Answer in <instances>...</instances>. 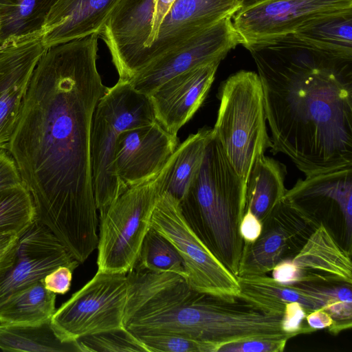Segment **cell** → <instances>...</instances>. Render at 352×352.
<instances>
[{
  "mask_svg": "<svg viewBox=\"0 0 352 352\" xmlns=\"http://www.w3.org/2000/svg\"><path fill=\"white\" fill-rule=\"evenodd\" d=\"M98 38L94 34L46 50L7 148L32 197L35 220L81 262L98 243L91 131L108 88L96 65Z\"/></svg>",
  "mask_w": 352,
  "mask_h": 352,
  "instance_id": "cell-1",
  "label": "cell"
},
{
  "mask_svg": "<svg viewBox=\"0 0 352 352\" xmlns=\"http://www.w3.org/2000/svg\"><path fill=\"white\" fill-rule=\"evenodd\" d=\"M245 47L261 82L272 152L305 176L352 166V59L293 34Z\"/></svg>",
  "mask_w": 352,
  "mask_h": 352,
  "instance_id": "cell-2",
  "label": "cell"
},
{
  "mask_svg": "<svg viewBox=\"0 0 352 352\" xmlns=\"http://www.w3.org/2000/svg\"><path fill=\"white\" fill-rule=\"evenodd\" d=\"M245 183L212 132L198 173L179 206L191 230L235 276L244 246L239 227L245 210Z\"/></svg>",
  "mask_w": 352,
  "mask_h": 352,
  "instance_id": "cell-3",
  "label": "cell"
},
{
  "mask_svg": "<svg viewBox=\"0 0 352 352\" xmlns=\"http://www.w3.org/2000/svg\"><path fill=\"white\" fill-rule=\"evenodd\" d=\"M219 100L213 133L246 184L256 160L272 146L258 74L241 70L231 75L221 86Z\"/></svg>",
  "mask_w": 352,
  "mask_h": 352,
  "instance_id": "cell-4",
  "label": "cell"
},
{
  "mask_svg": "<svg viewBox=\"0 0 352 352\" xmlns=\"http://www.w3.org/2000/svg\"><path fill=\"white\" fill-rule=\"evenodd\" d=\"M155 121L148 96L119 80L99 100L92 119L91 157L93 185L99 216L126 190L116 174L115 148L119 134Z\"/></svg>",
  "mask_w": 352,
  "mask_h": 352,
  "instance_id": "cell-5",
  "label": "cell"
},
{
  "mask_svg": "<svg viewBox=\"0 0 352 352\" xmlns=\"http://www.w3.org/2000/svg\"><path fill=\"white\" fill-rule=\"evenodd\" d=\"M175 157L176 149L158 173L128 188L99 216L98 272L127 274L132 270Z\"/></svg>",
  "mask_w": 352,
  "mask_h": 352,
  "instance_id": "cell-6",
  "label": "cell"
},
{
  "mask_svg": "<svg viewBox=\"0 0 352 352\" xmlns=\"http://www.w3.org/2000/svg\"><path fill=\"white\" fill-rule=\"evenodd\" d=\"M129 292L126 274L97 272L52 315L50 324L64 342L83 336L124 328Z\"/></svg>",
  "mask_w": 352,
  "mask_h": 352,
  "instance_id": "cell-7",
  "label": "cell"
},
{
  "mask_svg": "<svg viewBox=\"0 0 352 352\" xmlns=\"http://www.w3.org/2000/svg\"><path fill=\"white\" fill-rule=\"evenodd\" d=\"M151 227L168 239L177 249L191 287L224 300L239 297L240 287L236 276L197 236L182 216L179 201L166 191L155 203Z\"/></svg>",
  "mask_w": 352,
  "mask_h": 352,
  "instance_id": "cell-8",
  "label": "cell"
},
{
  "mask_svg": "<svg viewBox=\"0 0 352 352\" xmlns=\"http://www.w3.org/2000/svg\"><path fill=\"white\" fill-rule=\"evenodd\" d=\"M320 223L317 216L283 198L262 222L258 239L244 243L237 276L264 275L292 258Z\"/></svg>",
  "mask_w": 352,
  "mask_h": 352,
  "instance_id": "cell-9",
  "label": "cell"
},
{
  "mask_svg": "<svg viewBox=\"0 0 352 352\" xmlns=\"http://www.w3.org/2000/svg\"><path fill=\"white\" fill-rule=\"evenodd\" d=\"M232 17L194 35L135 73L127 81L137 91L149 96L169 79L201 65L221 61L241 44Z\"/></svg>",
  "mask_w": 352,
  "mask_h": 352,
  "instance_id": "cell-10",
  "label": "cell"
},
{
  "mask_svg": "<svg viewBox=\"0 0 352 352\" xmlns=\"http://www.w3.org/2000/svg\"><path fill=\"white\" fill-rule=\"evenodd\" d=\"M352 10V0H267L238 11L232 23L245 47L294 34L311 21Z\"/></svg>",
  "mask_w": 352,
  "mask_h": 352,
  "instance_id": "cell-11",
  "label": "cell"
},
{
  "mask_svg": "<svg viewBox=\"0 0 352 352\" xmlns=\"http://www.w3.org/2000/svg\"><path fill=\"white\" fill-rule=\"evenodd\" d=\"M47 50L43 32L0 45V148H8L33 72Z\"/></svg>",
  "mask_w": 352,
  "mask_h": 352,
  "instance_id": "cell-12",
  "label": "cell"
},
{
  "mask_svg": "<svg viewBox=\"0 0 352 352\" xmlns=\"http://www.w3.org/2000/svg\"><path fill=\"white\" fill-rule=\"evenodd\" d=\"M178 145L177 135L168 132L156 120L121 132L115 148V167L124 189L158 173Z\"/></svg>",
  "mask_w": 352,
  "mask_h": 352,
  "instance_id": "cell-13",
  "label": "cell"
},
{
  "mask_svg": "<svg viewBox=\"0 0 352 352\" xmlns=\"http://www.w3.org/2000/svg\"><path fill=\"white\" fill-rule=\"evenodd\" d=\"M240 9L236 0H175L160 27L156 39L138 56L134 74L197 33L232 17Z\"/></svg>",
  "mask_w": 352,
  "mask_h": 352,
  "instance_id": "cell-14",
  "label": "cell"
},
{
  "mask_svg": "<svg viewBox=\"0 0 352 352\" xmlns=\"http://www.w3.org/2000/svg\"><path fill=\"white\" fill-rule=\"evenodd\" d=\"M155 0H121L99 33L108 47L119 80L134 74L136 60L152 28Z\"/></svg>",
  "mask_w": 352,
  "mask_h": 352,
  "instance_id": "cell-15",
  "label": "cell"
},
{
  "mask_svg": "<svg viewBox=\"0 0 352 352\" xmlns=\"http://www.w3.org/2000/svg\"><path fill=\"white\" fill-rule=\"evenodd\" d=\"M215 60L176 76L149 96L155 120L170 133L177 135L206 99L220 64Z\"/></svg>",
  "mask_w": 352,
  "mask_h": 352,
  "instance_id": "cell-16",
  "label": "cell"
},
{
  "mask_svg": "<svg viewBox=\"0 0 352 352\" xmlns=\"http://www.w3.org/2000/svg\"><path fill=\"white\" fill-rule=\"evenodd\" d=\"M284 199L318 215L338 212L349 246L352 235V166L306 176L287 190Z\"/></svg>",
  "mask_w": 352,
  "mask_h": 352,
  "instance_id": "cell-17",
  "label": "cell"
},
{
  "mask_svg": "<svg viewBox=\"0 0 352 352\" xmlns=\"http://www.w3.org/2000/svg\"><path fill=\"white\" fill-rule=\"evenodd\" d=\"M121 0H58L43 29L49 47L99 33Z\"/></svg>",
  "mask_w": 352,
  "mask_h": 352,
  "instance_id": "cell-18",
  "label": "cell"
},
{
  "mask_svg": "<svg viewBox=\"0 0 352 352\" xmlns=\"http://www.w3.org/2000/svg\"><path fill=\"white\" fill-rule=\"evenodd\" d=\"M292 260L302 282L352 284L351 251L339 245L322 221Z\"/></svg>",
  "mask_w": 352,
  "mask_h": 352,
  "instance_id": "cell-19",
  "label": "cell"
},
{
  "mask_svg": "<svg viewBox=\"0 0 352 352\" xmlns=\"http://www.w3.org/2000/svg\"><path fill=\"white\" fill-rule=\"evenodd\" d=\"M238 298L270 315L282 316L287 302L300 303L309 314L322 308V302L295 285L280 283L267 275L236 276Z\"/></svg>",
  "mask_w": 352,
  "mask_h": 352,
  "instance_id": "cell-20",
  "label": "cell"
},
{
  "mask_svg": "<svg viewBox=\"0 0 352 352\" xmlns=\"http://www.w3.org/2000/svg\"><path fill=\"white\" fill-rule=\"evenodd\" d=\"M285 175L283 164L264 155L256 160L250 170L246 182L245 209H250L261 223L285 195Z\"/></svg>",
  "mask_w": 352,
  "mask_h": 352,
  "instance_id": "cell-21",
  "label": "cell"
},
{
  "mask_svg": "<svg viewBox=\"0 0 352 352\" xmlns=\"http://www.w3.org/2000/svg\"><path fill=\"white\" fill-rule=\"evenodd\" d=\"M80 264L67 250L46 252L17 245L15 261L0 281V301L12 292L41 280L60 265L74 271Z\"/></svg>",
  "mask_w": 352,
  "mask_h": 352,
  "instance_id": "cell-22",
  "label": "cell"
},
{
  "mask_svg": "<svg viewBox=\"0 0 352 352\" xmlns=\"http://www.w3.org/2000/svg\"><path fill=\"white\" fill-rule=\"evenodd\" d=\"M56 294L42 280L14 291L0 301V324L39 325L50 322Z\"/></svg>",
  "mask_w": 352,
  "mask_h": 352,
  "instance_id": "cell-23",
  "label": "cell"
},
{
  "mask_svg": "<svg viewBox=\"0 0 352 352\" xmlns=\"http://www.w3.org/2000/svg\"><path fill=\"white\" fill-rule=\"evenodd\" d=\"M293 35L324 53L352 59V10L318 18Z\"/></svg>",
  "mask_w": 352,
  "mask_h": 352,
  "instance_id": "cell-24",
  "label": "cell"
},
{
  "mask_svg": "<svg viewBox=\"0 0 352 352\" xmlns=\"http://www.w3.org/2000/svg\"><path fill=\"white\" fill-rule=\"evenodd\" d=\"M58 0H0V45L41 33Z\"/></svg>",
  "mask_w": 352,
  "mask_h": 352,
  "instance_id": "cell-25",
  "label": "cell"
},
{
  "mask_svg": "<svg viewBox=\"0 0 352 352\" xmlns=\"http://www.w3.org/2000/svg\"><path fill=\"white\" fill-rule=\"evenodd\" d=\"M0 349L12 352H80L77 342L61 341L50 322L39 325L0 324Z\"/></svg>",
  "mask_w": 352,
  "mask_h": 352,
  "instance_id": "cell-26",
  "label": "cell"
},
{
  "mask_svg": "<svg viewBox=\"0 0 352 352\" xmlns=\"http://www.w3.org/2000/svg\"><path fill=\"white\" fill-rule=\"evenodd\" d=\"M213 130L204 127L190 135L176 148V157L164 191L180 201L194 180L202 163Z\"/></svg>",
  "mask_w": 352,
  "mask_h": 352,
  "instance_id": "cell-27",
  "label": "cell"
},
{
  "mask_svg": "<svg viewBox=\"0 0 352 352\" xmlns=\"http://www.w3.org/2000/svg\"><path fill=\"white\" fill-rule=\"evenodd\" d=\"M307 294L320 300L331 317L329 331L338 335L352 326V284L346 283L300 282L295 283Z\"/></svg>",
  "mask_w": 352,
  "mask_h": 352,
  "instance_id": "cell-28",
  "label": "cell"
},
{
  "mask_svg": "<svg viewBox=\"0 0 352 352\" xmlns=\"http://www.w3.org/2000/svg\"><path fill=\"white\" fill-rule=\"evenodd\" d=\"M133 268L155 272H173L186 278L184 265L177 249L152 227L144 236Z\"/></svg>",
  "mask_w": 352,
  "mask_h": 352,
  "instance_id": "cell-29",
  "label": "cell"
},
{
  "mask_svg": "<svg viewBox=\"0 0 352 352\" xmlns=\"http://www.w3.org/2000/svg\"><path fill=\"white\" fill-rule=\"evenodd\" d=\"M34 220L33 201L23 184L0 191V233L21 235Z\"/></svg>",
  "mask_w": 352,
  "mask_h": 352,
  "instance_id": "cell-30",
  "label": "cell"
},
{
  "mask_svg": "<svg viewBox=\"0 0 352 352\" xmlns=\"http://www.w3.org/2000/svg\"><path fill=\"white\" fill-rule=\"evenodd\" d=\"M76 342L80 352H148L143 343L125 327L83 336Z\"/></svg>",
  "mask_w": 352,
  "mask_h": 352,
  "instance_id": "cell-31",
  "label": "cell"
},
{
  "mask_svg": "<svg viewBox=\"0 0 352 352\" xmlns=\"http://www.w3.org/2000/svg\"><path fill=\"white\" fill-rule=\"evenodd\" d=\"M137 338L148 352H214L209 344L174 334H148Z\"/></svg>",
  "mask_w": 352,
  "mask_h": 352,
  "instance_id": "cell-32",
  "label": "cell"
},
{
  "mask_svg": "<svg viewBox=\"0 0 352 352\" xmlns=\"http://www.w3.org/2000/svg\"><path fill=\"white\" fill-rule=\"evenodd\" d=\"M288 339H250L221 346L217 352H283Z\"/></svg>",
  "mask_w": 352,
  "mask_h": 352,
  "instance_id": "cell-33",
  "label": "cell"
},
{
  "mask_svg": "<svg viewBox=\"0 0 352 352\" xmlns=\"http://www.w3.org/2000/svg\"><path fill=\"white\" fill-rule=\"evenodd\" d=\"M307 312L297 302H287L281 318V328L287 333L294 336L301 333H309L316 330L305 324Z\"/></svg>",
  "mask_w": 352,
  "mask_h": 352,
  "instance_id": "cell-34",
  "label": "cell"
},
{
  "mask_svg": "<svg viewBox=\"0 0 352 352\" xmlns=\"http://www.w3.org/2000/svg\"><path fill=\"white\" fill-rule=\"evenodd\" d=\"M20 236L12 232L0 233V281L15 261Z\"/></svg>",
  "mask_w": 352,
  "mask_h": 352,
  "instance_id": "cell-35",
  "label": "cell"
},
{
  "mask_svg": "<svg viewBox=\"0 0 352 352\" xmlns=\"http://www.w3.org/2000/svg\"><path fill=\"white\" fill-rule=\"evenodd\" d=\"M23 184L16 162L10 153L0 148V191Z\"/></svg>",
  "mask_w": 352,
  "mask_h": 352,
  "instance_id": "cell-36",
  "label": "cell"
},
{
  "mask_svg": "<svg viewBox=\"0 0 352 352\" xmlns=\"http://www.w3.org/2000/svg\"><path fill=\"white\" fill-rule=\"evenodd\" d=\"M74 270L60 265L48 273L41 280L45 287L57 294H65L70 289Z\"/></svg>",
  "mask_w": 352,
  "mask_h": 352,
  "instance_id": "cell-37",
  "label": "cell"
},
{
  "mask_svg": "<svg viewBox=\"0 0 352 352\" xmlns=\"http://www.w3.org/2000/svg\"><path fill=\"white\" fill-rule=\"evenodd\" d=\"M272 271V278L280 283L292 285L302 281L301 272L292 258L279 262Z\"/></svg>",
  "mask_w": 352,
  "mask_h": 352,
  "instance_id": "cell-38",
  "label": "cell"
},
{
  "mask_svg": "<svg viewBox=\"0 0 352 352\" xmlns=\"http://www.w3.org/2000/svg\"><path fill=\"white\" fill-rule=\"evenodd\" d=\"M262 223L248 208H246L241 221L239 232L244 243H253L260 236Z\"/></svg>",
  "mask_w": 352,
  "mask_h": 352,
  "instance_id": "cell-39",
  "label": "cell"
},
{
  "mask_svg": "<svg viewBox=\"0 0 352 352\" xmlns=\"http://www.w3.org/2000/svg\"><path fill=\"white\" fill-rule=\"evenodd\" d=\"M175 1V0H155L151 32L145 44L144 48L150 47L156 39L160 27Z\"/></svg>",
  "mask_w": 352,
  "mask_h": 352,
  "instance_id": "cell-40",
  "label": "cell"
},
{
  "mask_svg": "<svg viewBox=\"0 0 352 352\" xmlns=\"http://www.w3.org/2000/svg\"><path fill=\"white\" fill-rule=\"evenodd\" d=\"M305 319L308 325L316 331L328 328L333 323L330 315L322 308L307 314Z\"/></svg>",
  "mask_w": 352,
  "mask_h": 352,
  "instance_id": "cell-41",
  "label": "cell"
},
{
  "mask_svg": "<svg viewBox=\"0 0 352 352\" xmlns=\"http://www.w3.org/2000/svg\"><path fill=\"white\" fill-rule=\"evenodd\" d=\"M240 5L241 10L248 9L251 7L255 6L262 3L267 0H236Z\"/></svg>",
  "mask_w": 352,
  "mask_h": 352,
  "instance_id": "cell-42",
  "label": "cell"
}]
</instances>
